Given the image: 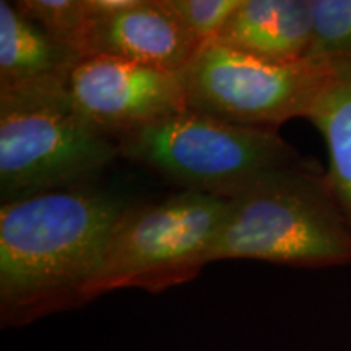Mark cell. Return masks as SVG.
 <instances>
[{
  "label": "cell",
  "mask_w": 351,
  "mask_h": 351,
  "mask_svg": "<svg viewBox=\"0 0 351 351\" xmlns=\"http://www.w3.org/2000/svg\"><path fill=\"white\" fill-rule=\"evenodd\" d=\"M69 95L78 112L114 140L187 108L178 73L111 56L82 59Z\"/></svg>",
  "instance_id": "cell-7"
},
{
  "label": "cell",
  "mask_w": 351,
  "mask_h": 351,
  "mask_svg": "<svg viewBox=\"0 0 351 351\" xmlns=\"http://www.w3.org/2000/svg\"><path fill=\"white\" fill-rule=\"evenodd\" d=\"M228 199L181 191L143 205H127L109 238L91 301L117 289L158 295L192 282L210 263Z\"/></svg>",
  "instance_id": "cell-5"
},
{
  "label": "cell",
  "mask_w": 351,
  "mask_h": 351,
  "mask_svg": "<svg viewBox=\"0 0 351 351\" xmlns=\"http://www.w3.org/2000/svg\"><path fill=\"white\" fill-rule=\"evenodd\" d=\"M251 258L327 269L351 263V228L314 161L271 174L228 199L210 263Z\"/></svg>",
  "instance_id": "cell-2"
},
{
  "label": "cell",
  "mask_w": 351,
  "mask_h": 351,
  "mask_svg": "<svg viewBox=\"0 0 351 351\" xmlns=\"http://www.w3.org/2000/svg\"><path fill=\"white\" fill-rule=\"evenodd\" d=\"M199 44L217 39L241 0H163Z\"/></svg>",
  "instance_id": "cell-14"
},
{
  "label": "cell",
  "mask_w": 351,
  "mask_h": 351,
  "mask_svg": "<svg viewBox=\"0 0 351 351\" xmlns=\"http://www.w3.org/2000/svg\"><path fill=\"white\" fill-rule=\"evenodd\" d=\"M189 109L228 124L278 130L309 117L335 75L314 60L276 64L231 49L217 39L178 72Z\"/></svg>",
  "instance_id": "cell-6"
},
{
  "label": "cell",
  "mask_w": 351,
  "mask_h": 351,
  "mask_svg": "<svg viewBox=\"0 0 351 351\" xmlns=\"http://www.w3.org/2000/svg\"><path fill=\"white\" fill-rule=\"evenodd\" d=\"M121 156L168 181L221 199L243 194L271 174L307 163L278 130L228 124L182 111L117 138Z\"/></svg>",
  "instance_id": "cell-3"
},
{
  "label": "cell",
  "mask_w": 351,
  "mask_h": 351,
  "mask_svg": "<svg viewBox=\"0 0 351 351\" xmlns=\"http://www.w3.org/2000/svg\"><path fill=\"white\" fill-rule=\"evenodd\" d=\"M82 56L0 0V93L69 88Z\"/></svg>",
  "instance_id": "cell-9"
},
{
  "label": "cell",
  "mask_w": 351,
  "mask_h": 351,
  "mask_svg": "<svg viewBox=\"0 0 351 351\" xmlns=\"http://www.w3.org/2000/svg\"><path fill=\"white\" fill-rule=\"evenodd\" d=\"M327 145L326 178L351 228V77H335L307 117Z\"/></svg>",
  "instance_id": "cell-11"
},
{
  "label": "cell",
  "mask_w": 351,
  "mask_h": 351,
  "mask_svg": "<svg viewBox=\"0 0 351 351\" xmlns=\"http://www.w3.org/2000/svg\"><path fill=\"white\" fill-rule=\"evenodd\" d=\"M127 205L90 186L0 205L2 327H23L90 302Z\"/></svg>",
  "instance_id": "cell-1"
},
{
  "label": "cell",
  "mask_w": 351,
  "mask_h": 351,
  "mask_svg": "<svg viewBox=\"0 0 351 351\" xmlns=\"http://www.w3.org/2000/svg\"><path fill=\"white\" fill-rule=\"evenodd\" d=\"M313 34V0H241L217 36L231 49L267 62L302 60Z\"/></svg>",
  "instance_id": "cell-10"
},
{
  "label": "cell",
  "mask_w": 351,
  "mask_h": 351,
  "mask_svg": "<svg viewBox=\"0 0 351 351\" xmlns=\"http://www.w3.org/2000/svg\"><path fill=\"white\" fill-rule=\"evenodd\" d=\"M304 59L351 77V0H313V34Z\"/></svg>",
  "instance_id": "cell-12"
},
{
  "label": "cell",
  "mask_w": 351,
  "mask_h": 351,
  "mask_svg": "<svg viewBox=\"0 0 351 351\" xmlns=\"http://www.w3.org/2000/svg\"><path fill=\"white\" fill-rule=\"evenodd\" d=\"M119 143L78 112L69 88L0 93V200L88 187Z\"/></svg>",
  "instance_id": "cell-4"
},
{
  "label": "cell",
  "mask_w": 351,
  "mask_h": 351,
  "mask_svg": "<svg viewBox=\"0 0 351 351\" xmlns=\"http://www.w3.org/2000/svg\"><path fill=\"white\" fill-rule=\"evenodd\" d=\"M13 3L44 33L82 56L83 43L93 23L86 0H19Z\"/></svg>",
  "instance_id": "cell-13"
},
{
  "label": "cell",
  "mask_w": 351,
  "mask_h": 351,
  "mask_svg": "<svg viewBox=\"0 0 351 351\" xmlns=\"http://www.w3.org/2000/svg\"><path fill=\"white\" fill-rule=\"evenodd\" d=\"M199 47L163 0H135L116 15L93 19L82 57L111 56L178 73Z\"/></svg>",
  "instance_id": "cell-8"
}]
</instances>
